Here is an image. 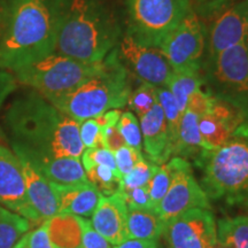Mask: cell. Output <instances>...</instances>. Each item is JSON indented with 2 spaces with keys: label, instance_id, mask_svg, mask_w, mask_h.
<instances>
[{
  "label": "cell",
  "instance_id": "cell-1",
  "mask_svg": "<svg viewBox=\"0 0 248 248\" xmlns=\"http://www.w3.org/2000/svg\"><path fill=\"white\" fill-rule=\"evenodd\" d=\"M5 123L12 146L28 154L80 159L84 152L80 123L36 91L14 99L6 111Z\"/></svg>",
  "mask_w": 248,
  "mask_h": 248
},
{
  "label": "cell",
  "instance_id": "cell-2",
  "mask_svg": "<svg viewBox=\"0 0 248 248\" xmlns=\"http://www.w3.org/2000/svg\"><path fill=\"white\" fill-rule=\"evenodd\" d=\"M121 38L119 17L105 0H58L55 53L95 63L116 48Z\"/></svg>",
  "mask_w": 248,
  "mask_h": 248
},
{
  "label": "cell",
  "instance_id": "cell-3",
  "mask_svg": "<svg viewBox=\"0 0 248 248\" xmlns=\"http://www.w3.org/2000/svg\"><path fill=\"white\" fill-rule=\"evenodd\" d=\"M57 30L58 0H12L0 69L14 71L53 53Z\"/></svg>",
  "mask_w": 248,
  "mask_h": 248
},
{
  "label": "cell",
  "instance_id": "cell-4",
  "mask_svg": "<svg viewBox=\"0 0 248 248\" xmlns=\"http://www.w3.org/2000/svg\"><path fill=\"white\" fill-rule=\"evenodd\" d=\"M131 76L116 47L101 61L94 75L78 88L49 102L79 123L94 119L105 111L120 109L128 104Z\"/></svg>",
  "mask_w": 248,
  "mask_h": 248
},
{
  "label": "cell",
  "instance_id": "cell-5",
  "mask_svg": "<svg viewBox=\"0 0 248 248\" xmlns=\"http://www.w3.org/2000/svg\"><path fill=\"white\" fill-rule=\"evenodd\" d=\"M203 171V191L212 199L248 202V126L222 146L203 151L194 162Z\"/></svg>",
  "mask_w": 248,
  "mask_h": 248
},
{
  "label": "cell",
  "instance_id": "cell-6",
  "mask_svg": "<svg viewBox=\"0 0 248 248\" xmlns=\"http://www.w3.org/2000/svg\"><path fill=\"white\" fill-rule=\"evenodd\" d=\"M101 61L85 63L53 52L17 68L13 73L18 83L29 86L46 100L52 101L78 88L97 73Z\"/></svg>",
  "mask_w": 248,
  "mask_h": 248
},
{
  "label": "cell",
  "instance_id": "cell-7",
  "mask_svg": "<svg viewBox=\"0 0 248 248\" xmlns=\"http://www.w3.org/2000/svg\"><path fill=\"white\" fill-rule=\"evenodd\" d=\"M126 33L139 44L157 47L193 9L192 0H124Z\"/></svg>",
  "mask_w": 248,
  "mask_h": 248
},
{
  "label": "cell",
  "instance_id": "cell-8",
  "mask_svg": "<svg viewBox=\"0 0 248 248\" xmlns=\"http://www.w3.org/2000/svg\"><path fill=\"white\" fill-rule=\"evenodd\" d=\"M201 73L208 92L238 105L248 115V36L204 61Z\"/></svg>",
  "mask_w": 248,
  "mask_h": 248
},
{
  "label": "cell",
  "instance_id": "cell-9",
  "mask_svg": "<svg viewBox=\"0 0 248 248\" xmlns=\"http://www.w3.org/2000/svg\"><path fill=\"white\" fill-rule=\"evenodd\" d=\"M207 29L194 9L157 46L175 73L202 70Z\"/></svg>",
  "mask_w": 248,
  "mask_h": 248
},
{
  "label": "cell",
  "instance_id": "cell-10",
  "mask_svg": "<svg viewBox=\"0 0 248 248\" xmlns=\"http://www.w3.org/2000/svg\"><path fill=\"white\" fill-rule=\"evenodd\" d=\"M170 163L172 166L171 184L155 208L164 225L190 209H210L208 195L193 177L191 164L179 156L172 157Z\"/></svg>",
  "mask_w": 248,
  "mask_h": 248
},
{
  "label": "cell",
  "instance_id": "cell-11",
  "mask_svg": "<svg viewBox=\"0 0 248 248\" xmlns=\"http://www.w3.org/2000/svg\"><path fill=\"white\" fill-rule=\"evenodd\" d=\"M163 234L170 248H213L217 241L215 217L210 209H190L170 219Z\"/></svg>",
  "mask_w": 248,
  "mask_h": 248
},
{
  "label": "cell",
  "instance_id": "cell-12",
  "mask_svg": "<svg viewBox=\"0 0 248 248\" xmlns=\"http://www.w3.org/2000/svg\"><path fill=\"white\" fill-rule=\"evenodd\" d=\"M248 115L243 108L213 94L208 110L199 117V130L203 147L212 151L222 146L246 126Z\"/></svg>",
  "mask_w": 248,
  "mask_h": 248
},
{
  "label": "cell",
  "instance_id": "cell-13",
  "mask_svg": "<svg viewBox=\"0 0 248 248\" xmlns=\"http://www.w3.org/2000/svg\"><path fill=\"white\" fill-rule=\"evenodd\" d=\"M117 51L120 59L132 75L154 86L167 88L173 71L159 48L139 44L129 33L124 32L117 45Z\"/></svg>",
  "mask_w": 248,
  "mask_h": 248
},
{
  "label": "cell",
  "instance_id": "cell-14",
  "mask_svg": "<svg viewBox=\"0 0 248 248\" xmlns=\"http://www.w3.org/2000/svg\"><path fill=\"white\" fill-rule=\"evenodd\" d=\"M0 206L26 217L30 222L40 221L27 197L21 162L13 148L0 133Z\"/></svg>",
  "mask_w": 248,
  "mask_h": 248
},
{
  "label": "cell",
  "instance_id": "cell-15",
  "mask_svg": "<svg viewBox=\"0 0 248 248\" xmlns=\"http://www.w3.org/2000/svg\"><path fill=\"white\" fill-rule=\"evenodd\" d=\"M216 15L217 17L207 30L204 61L239 44L248 36V9L241 0Z\"/></svg>",
  "mask_w": 248,
  "mask_h": 248
},
{
  "label": "cell",
  "instance_id": "cell-16",
  "mask_svg": "<svg viewBox=\"0 0 248 248\" xmlns=\"http://www.w3.org/2000/svg\"><path fill=\"white\" fill-rule=\"evenodd\" d=\"M128 206L122 194L116 193L100 198L92 215L91 224L99 234L114 246L129 239Z\"/></svg>",
  "mask_w": 248,
  "mask_h": 248
},
{
  "label": "cell",
  "instance_id": "cell-17",
  "mask_svg": "<svg viewBox=\"0 0 248 248\" xmlns=\"http://www.w3.org/2000/svg\"><path fill=\"white\" fill-rule=\"evenodd\" d=\"M142 146L148 160L157 166L167 163L172 155L169 141L168 125L159 101L140 119Z\"/></svg>",
  "mask_w": 248,
  "mask_h": 248
},
{
  "label": "cell",
  "instance_id": "cell-18",
  "mask_svg": "<svg viewBox=\"0 0 248 248\" xmlns=\"http://www.w3.org/2000/svg\"><path fill=\"white\" fill-rule=\"evenodd\" d=\"M16 155L21 162V169H22L29 202L39 218L46 221L49 217L58 214V201L51 183L26 156L21 154Z\"/></svg>",
  "mask_w": 248,
  "mask_h": 248
},
{
  "label": "cell",
  "instance_id": "cell-19",
  "mask_svg": "<svg viewBox=\"0 0 248 248\" xmlns=\"http://www.w3.org/2000/svg\"><path fill=\"white\" fill-rule=\"evenodd\" d=\"M16 154L26 156L39 170L49 183L59 185H73L89 183L84 167L79 159L74 157H43L28 154L13 147Z\"/></svg>",
  "mask_w": 248,
  "mask_h": 248
},
{
  "label": "cell",
  "instance_id": "cell-20",
  "mask_svg": "<svg viewBox=\"0 0 248 248\" xmlns=\"http://www.w3.org/2000/svg\"><path fill=\"white\" fill-rule=\"evenodd\" d=\"M58 201V213L80 217L93 215L102 195L91 183L59 185L51 183Z\"/></svg>",
  "mask_w": 248,
  "mask_h": 248
},
{
  "label": "cell",
  "instance_id": "cell-21",
  "mask_svg": "<svg viewBox=\"0 0 248 248\" xmlns=\"http://www.w3.org/2000/svg\"><path fill=\"white\" fill-rule=\"evenodd\" d=\"M45 222L49 239L55 248H82L80 216L58 213Z\"/></svg>",
  "mask_w": 248,
  "mask_h": 248
},
{
  "label": "cell",
  "instance_id": "cell-22",
  "mask_svg": "<svg viewBox=\"0 0 248 248\" xmlns=\"http://www.w3.org/2000/svg\"><path fill=\"white\" fill-rule=\"evenodd\" d=\"M199 115L194 111L186 109L183 113L179 125L177 142L173 154L183 159L197 161L203 153L204 147L199 130Z\"/></svg>",
  "mask_w": 248,
  "mask_h": 248
},
{
  "label": "cell",
  "instance_id": "cell-23",
  "mask_svg": "<svg viewBox=\"0 0 248 248\" xmlns=\"http://www.w3.org/2000/svg\"><path fill=\"white\" fill-rule=\"evenodd\" d=\"M128 237L129 239L155 240L163 234L164 223L153 208L128 209Z\"/></svg>",
  "mask_w": 248,
  "mask_h": 248
},
{
  "label": "cell",
  "instance_id": "cell-24",
  "mask_svg": "<svg viewBox=\"0 0 248 248\" xmlns=\"http://www.w3.org/2000/svg\"><path fill=\"white\" fill-rule=\"evenodd\" d=\"M217 240L229 248H248V215L219 219Z\"/></svg>",
  "mask_w": 248,
  "mask_h": 248
},
{
  "label": "cell",
  "instance_id": "cell-25",
  "mask_svg": "<svg viewBox=\"0 0 248 248\" xmlns=\"http://www.w3.org/2000/svg\"><path fill=\"white\" fill-rule=\"evenodd\" d=\"M202 85L203 78L201 71H198V73H175L173 71L167 88L175 98L182 115L187 107L190 95Z\"/></svg>",
  "mask_w": 248,
  "mask_h": 248
},
{
  "label": "cell",
  "instance_id": "cell-26",
  "mask_svg": "<svg viewBox=\"0 0 248 248\" xmlns=\"http://www.w3.org/2000/svg\"><path fill=\"white\" fill-rule=\"evenodd\" d=\"M29 230V219L0 206V248H12Z\"/></svg>",
  "mask_w": 248,
  "mask_h": 248
},
{
  "label": "cell",
  "instance_id": "cell-27",
  "mask_svg": "<svg viewBox=\"0 0 248 248\" xmlns=\"http://www.w3.org/2000/svg\"><path fill=\"white\" fill-rule=\"evenodd\" d=\"M156 98L161 107H162L164 117H166L167 125H168L170 147H171V152L173 154V150H175L176 142H177L182 114L178 109L175 98H173L168 88L156 86Z\"/></svg>",
  "mask_w": 248,
  "mask_h": 248
},
{
  "label": "cell",
  "instance_id": "cell-28",
  "mask_svg": "<svg viewBox=\"0 0 248 248\" xmlns=\"http://www.w3.org/2000/svg\"><path fill=\"white\" fill-rule=\"evenodd\" d=\"M88 181L99 191L104 197H108L120 191L122 176L113 171L106 166H97L86 170Z\"/></svg>",
  "mask_w": 248,
  "mask_h": 248
},
{
  "label": "cell",
  "instance_id": "cell-29",
  "mask_svg": "<svg viewBox=\"0 0 248 248\" xmlns=\"http://www.w3.org/2000/svg\"><path fill=\"white\" fill-rule=\"evenodd\" d=\"M159 168L160 166L147 160L144 156L136 164V167L131 170V172L123 176L119 192H125L132 190V188L148 185V183L152 181V178L154 177V175L156 173Z\"/></svg>",
  "mask_w": 248,
  "mask_h": 248
},
{
  "label": "cell",
  "instance_id": "cell-30",
  "mask_svg": "<svg viewBox=\"0 0 248 248\" xmlns=\"http://www.w3.org/2000/svg\"><path fill=\"white\" fill-rule=\"evenodd\" d=\"M156 101V86L142 82L137 89L130 93L128 104L136 115L141 119L153 108Z\"/></svg>",
  "mask_w": 248,
  "mask_h": 248
},
{
  "label": "cell",
  "instance_id": "cell-31",
  "mask_svg": "<svg viewBox=\"0 0 248 248\" xmlns=\"http://www.w3.org/2000/svg\"><path fill=\"white\" fill-rule=\"evenodd\" d=\"M117 129L124 138L126 146L141 151L142 137L141 130L139 126L137 117L131 111H124L121 114L119 122L116 124Z\"/></svg>",
  "mask_w": 248,
  "mask_h": 248
},
{
  "label": "cell",
  "instance_id": "cell-32",
  "mask_svg": "<svg viewBox=\"0 0 248 248\" xmlns=\"http://www.w3.org/2000/svg\"><path fill=\"white\" fill-rule=\"evenodd\" d=\"M172 179V166L170 163H164L160 166L159 170L152 178V181L148 183V190H150L151 202L153 209L157 207V204L161 202L163 197L168 191Z\"/></svg>",
  "mask_w": 248,
  "mask_h": 248
},
{
  "label": "cell",
  "instance_id": "cell-33",
  "mask_svg": "<svg viewBox=\"0 0 248 248\" xmlns=\"http://www.w3.org/2000/svg\"><path fill=\"white\" fill-rule=\"evenodd\" d=\"M80 157H82V164L84 167L85 171L93 168V167L106 166L113 171L120 173L114 153L106 150V148H86V151L83 152Z\"/></svg>",
  "mask_w": 248,
  "mask_h": 248
},
{
  "label": "cell",
  "instance_id": "cell-34",
  "mask_svg": "<svg viewBox=\"0 0 248 248\" xmlns=\"http://www.w3.org/2000/svg\"><path fill=\"white\" fill-rule=\"evenodd\" d=\"M79 137L84 148H105L102 130L95 119H89L80 122Z\"/></svg>",
  "mask_w": 248,
  "mask_h": 248
},
{
  "label": "cell",
  "instance_id": "cell-35",
  "mask_svg": "<svg viewBox=\"0 0 248 248\" xmlns=\"http://www.w3.org/2000/svg\"><path fill=\"white\" fill-rule=\"evenodd\" d=\"M114 156H115L119 172L123 177V176L131 172V170L144 157V155L141 154V151H138L136 148H132L125 145V146L121 147L120 150L114 152Z\"/></svg>",
  "mask_w": 248,
  "mask_h": 248
},
{
  "label": "cell",
  "instance_id": "cell-36",
  "mask_svg": "<svg viewBox=\"0 0 248 248\" xmlns=\"http://www.w3.org/2000/svg\"><path fill=\"white\" fill-rule=\"evenodd\" d=\"M125 200L128 209H150L153 208L151 202L148 185L132 188L125 192H119Z\"/></svg>",
  "mask_w": 248,
  "mask_h": 248
},
{
  "label": "cell",
  "instance_id": "cell-37",
  "mask_svg": "<svg viewBox=\"0 0 248 248\" xmlns=\"http://www.w3.org/2000/svg\"><path fill=\"white\" fill-rule=\"evenodd\" d=\"M80 222L83 229L82 248H113L110 243L93 229L89 219L80 217Z\"/></svg>",
  "mask_w": 248,
  "mask_h": 248
},
{
  "label": "cell",
  "instance_id": "cell-38",
  "mask_svg": "<svg viewBox=\"0 0 248 248\" xmlns=\"http://www.w3.org/2000/svg\"><path fill=\"white\" fill-rule=\"evenodd\" d=\"M213 94L208 91H202V90L198 89L197 91H194L190 95L187 101V107L186 109H190L194 111L195 114L201 116L208 110L210 106V102H212Z\"/></svg>",
  "mask_w": 248,
  "mask_h": 248
},
{
  "label": "cell",
  "instance_id": "cell-39",
  "mask_svg": "<svg viewBox=\"0 0 248 248\" xmlns=\"http://www.w3.org/2000/svg\"><path fill=\"white\" fill-rule=\"evenodd\" d=\"M29 248H55L49 239L45 221L33 231H29Z\"/></svg>",
  "mask_w": 248,
  "mask_h": 248
},
{
  "label": "cell",
  "instance_id": "cell-40",
  "mask_svg": "<svg viewBox=\"0 0 248 248\" xmlns=\"http://www.w3.org/2000/svg\"><path fill=\"white\" fill-rule=\"evenodd\" d=\"M102 130V139H104L105 148L110 152H116L121 147L125 146V141L121 135L119 129L116 125L108 126V128L101 129Z\"/></svg>",
  "mask_w": 248,
  "mask_h": 248
},
{
  "label": "cell",
  "instance_id": "cell-41",
  "mask_svg": "<svg viewBox=\"0 0 248 248\" xmlns=\"http://www.w3.org/2000/svg\"><path fill=\"white\" fill-rule=\"evenodd\" d=\"M17 88V80L14 74L8 70L0 69V108L12 92Z\"/></svg>",
  "mask_w": 248,
  "mask_h": 248
},
{
  "label": "cell",
  "instance_id": "cell-42",
  "mask_svg": "<svg viewBox=\"0 0 248 248\" xmlns=\"http://www.w3.org/2000/svg\"><path fill=\"white\" fill-rule=\"evenodd\" d=\"M237 1H239V0H209L208 4L204 6V8L200 12V14L202 16L215 15Z\"/></svg>",
  "mask_w": 248,
  "mask_h": 248
},
{
  "label": "cell",
  "instance_id": "cell-43",
  "mask_svg": "<svg viewBox=\"0 0 248 248\" xmlns=\"http://www.w3.org/2000/svg\"><path fill=\"white\" fill-rule=\"evenodd\" d=\"M12 0H0V47H1L4 37L7 29L9 14H11Z\"/></svg>",
  "mask_w": 248,
  "mask_h": 248
},
{
  "label": "cell",
  "instance_id": "cell-44",
  "mask_svg": "<svg viewBox=\"0 0 248 248\" xmlns=\"http://www.w3.org/2000/svg\"><path fill=\"white\" fill-rule=\"evenodd\" d=\"M121 114L122 113H121L119 109H110V110L105 111V113H102L101 115L94 117V119L99 124V126H100L101 129H105V128H108V126L116 125L120 120Z\"/></svg>",
  "mask_w": 248,
  "mask_h": 248
},
{
  "label": "cell",
  "instance_id": "cell-45",
  "mask_svg": "<svg viewBox=\"0 0 248 248\" xmlns=\"http://www.w3.org/2000/svg\"><path fill=\"white\" fill-rule=\"evenodd\" d=\"M114 248H157V241L141 240V239H126Z\"/></svg>",
  "mask_w": 248,
  "mask_h": 248
},
{
  "label": "cell",
  "instance_id": "cell-46",
  "mask_svg": "<svg viewBox=\"0 0 248 248\" xmlns=\"http://www.w3.org/2000/svg\"><path fill=\"white\" fill-rule=\"evenodd\" d=\"M12 248H29V232H27Z\"/></svg>",
  "mask_w": 248,
  "mask_h": 248
},
{
  "label": "cell",
  "instance_id": "cell-47",
  "mask_svg": "<svg viewBox=\"0 0 248 248\" xmlns=\"http://www.w3.org/2000/svg\"><path fill=\"white\" fill-rule=\"evenodd\" d=\"M209 0H192V6L195 8V12L200 14V12L204 8V6L208 4Z\"/></svg>",
  "mask_w": 248,
  "mask_h": 248
},
{
  "label": "cell",
  "instance_id": "cell-48",
  "mask_svg": "<svg viewBox=\"0 0 248 248\" xmlns=\"http://www.w3.org/2000/svg\"><path fill=\"white\" fill-rule=\"evenodd\" d=\"M213 248H229V247H228V246H225L224 244L219 243V241L217 240V241H216V244L214 245V247H213Z\"/></svg>",
  "mask_w": 248,
  "mask_h": 248
},
{
  "label": "cell",
  "instance_id": "cell-49",
  "mask_svg": "<svg viewBox=\"0 0 248 248\" xmlns=\"http://www.w3.org/2000/svg\"><path fill=\"white\" fill-rule=\"evenodd\" d=\"M241 1H243V2H244V5H245V6H246V7H247V9H248V0H241Z\"/></svg>",
  "mask_w": 248,
  "mask_h": 248
}]
</instances>
